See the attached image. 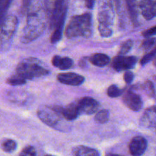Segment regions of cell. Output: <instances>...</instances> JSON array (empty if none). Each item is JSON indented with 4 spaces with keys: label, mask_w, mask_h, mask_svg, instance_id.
Instances as JSON below:
<instances>
[{
    "label": "cell",
    "mask_w": 156,
    "mask_h": 156,
    "mask_svg": "<svg viewBox=\"0 0 156 156\" xmlns=\"http://www.w3.org/2000/svg\"><path fill=\"white\" fill-rule=\"evenodd\" d=\"M155 49H153L150 53H147V54L145 55V56L142 58L141 60H140V64H141V65H146V64H147L148 62H150L151 60H152V59L155 58Z\"/></svg>",
    "instance_id": "obj_28"
},
{
    "label": "cell",
    "mask_w": 156,
    "mask_h": 156,
    "mask_svg": "<svg viewBox=\"0 0 156 156\" xmlns=\"http://www.w3.org/2000/svg\"><path fill=\"white\" fill-rule=\"evenodd\" d=\"M80 114L85 115H91L94 114L99 108V104L95 99L90 97H85L81 98L77 102Z\"/></svg>",
    "instance_id": "obj_9"
},
{
    "label": "cell",
    "mask_w": 156,
    "mask_h": 156,
    "mask_svg": "<svg viewBox=\"0 0 156 156\" xmlns=\"http://www.w3.org/2000/svg\"><path fill=\"white\" fill-rule=\"evenodd\" d=\"M92 20L90 13L75 15L66 27V36L68 38L89 37L91 34Z\"/></svg>",
    "instance_id": "obj_2"
},
{
    "label": "cell",
    "mask_w": 156,
    "mask_h": 156,
    "mask_svg": "<svg viewBox=\"0 0 156 156\" xmlns=\"http://www.w3.org/2000/svg\"><path fill=\"white\" fill-rule=\"evenodd\" d=\"M138 59L136 56H116L112 62L113 68L117 72L124 71V70L130 69L133 68L136 64Z\"/></svg>",
    "instance_id": "obj_8"
},
{
    "label": "cell",
    "mask_w": 156,
    "mask_h": 156,
    "mask_svg": "<svg viewBox=\"0 0 156 156\" xmlns=\"http://www.w3.org/2000/svg\"><path fill=\"white\" fill-rule=\"evenodd\" d=\"M43 6L47 21L51 28H54L59 18L66 12V0H44Z\"/></svg>",
    "instance_id": "obj_5"
},
{
    "label": "cell",
    "mask_w": 156,
    "mask_h": 156,
    "mask_svg": "<svg viewBox=\"0 0 156 156\" xmlns=\"http://www.w3.org/2000/svg\"><path fill=\"white\" fill-rule=\"evenodd\" d=\"M16 74L26 80L39 78L49 74V70L41 66V62L34 58H28L21 61L16 68Z\"/></svg>",
    "instance_id": "obj_4"
},
{
    "label": "cell",
    "mask_w": 156,
    "mask_h": 156,
    "mask_svg": "<svg viewBox=\"0 0 156 156\" xmlns=\"http://www.w3.org/2000/svg\"><path fill=\"white\" fill-rule=\"evenodd\" d=\"M52 63L60 70H68L73 66V60L69 57H62L60 56H54L52 59Z\"/></svg>",
    "instance_id": "obj_16"
},
{
    "label": "cell",
    "mask_w": 156,
    "mask_h": 156,
    "mask_svg": "<svg viewBox=\"0 0 156 156\" xmlns=\"http://www.w3.org/2000/svg\"><path fill=\"white\" fill-rule=\"evenodd\" d=\"M134 74L131 71H126L123 75V79L125 82L127 84H130L133 81Z\"/></svg>",
    "instance_id": "obj_30"
},
{
    "label": "cell",
    "mask_w": 156,
    "mask_h": 156,
    "mask_svg": "<svg viewBox=\"0 0 156 156\" xmlns=\"http://www.w3.org/2000/svg\"><path fill=\"white\" fill-rule=\"evenodd\" d=\"M32 0H22V6H21V10L23 13H26L27 9L28 8L29 5L31 2Z\"/></svg>",
    "instance_id": "obj_32"
},
{
    "label": "cell",
    "mask_w": 156,
    "mask_h": 156,
    "mask_svg": "<svg viewBox=\"0 0 156 156\" xmlns=\"http://www.w3.org/2000/svg\"><path fill=\"white\" fill-rule=\"evenodd\" d=\"M128 12L130 16L131 20L134 24L138 22V12H137V3L136 0H125Z\"/></svg>",
    "instance_id": "obj_20"
},
{
    "label": "cell",
    "mask_w": 156,
    "mask_h": 156,
    "mask_svg": "<svg viewBox=\"0 0 156 156\" xmlns=\"http://www.w3.org/2000/svg\"><path fill=\"white\" fill-rule=\"evenodd\" d=\"M155 38H150L147 37V39H146L145 41H143L141 44V47L143 50H149L151 47H153L155 45Z\"/></svg>",
    "instance_id": "obj_29"
},
{
    "label": "cell",
    "mask_w": 156,
    "mask_h": 156,
    "mask_svg": "<svg viewBox=\"0 0 156 156\" xmlns=\"http://www.w3.org/2000/svg\"><path fill=\"white\" fill-rule=\"evenodd\" d=\"M155 33H156V27L155 26H153V27H151V28L143 31V33H142V34H143V36L144 37H150L151 36L155 35Z\"/></svg>",
    "instance_id": "obj_31"
},
{
    "label": "cell",
    "mask_w": 156,
    "mask_h": 156,
    "mask_svg": "<svg viewBox=\"0 0 156 156\" xmlns=\"http://www.w3.org/2000/svg\"><path fill=\"white\" fill-rule=\"evenodd\" d=\"M106 156H121L120 155H117V154H108Z\"/></svg>",
    "instance_id": "obj_35"
},
{
    "label": "cell",
    "mask_w": 156,
    "mask_h": 156,
    "mask_svg": "<svg viewBox=\"0 0 156 156\" xmlns=\"http://www.w3.org/2000/svg\"><path fill=\"white\" fill-rule=\"evenodd\" d=\"M142 126L146 128H155L156 125V113L155 107L147 108L140 120Z\"/></svg>",
    "instance_id": "obj_14"
},
{
    "label": "cell",
    "mask_w": 156,
    "mask_h": 156,
    "mask_svg": "<svg viewBox=\"0 0 156 156\" xmlns=\"http://www.w3.org/2000/svg\"><path fill=\"white\" fill-rule=\"evenodd\" d=\"M143 90L146 92V94L148 96L151 98L155 97V87H154L153 83L151 81H146L144 84H143Z\"/></svg>",
    "instance_id": "obj_25"
},
{
    "label": "cell",
    "mask_w": 156,
    "mask_h": 156,
    "mask_svg": "<svg viewBox=\"0 0 156 156\" xmlns=\"http://www.w3.org/2000/svg\"><path fill=\"white\" fill-rule=\"evenodd\" d=\"M133 45V41L132 40H127L125 41L123 44H122L121 47H120V50L119 52V55L121 56H124L126 53H129L130 50L132 49Z\"/></svg>",
    "instance_id": "obj_26"
},
{
    "label": "cell",
    "mask_w": 156,
    "mask_h": 156,
    "mask_svg": "<svg viewBox=\"0 0 156 156\" xmlns=\"http://www.w3.org/2000/svg\"><path fill=\"white\" fill-rule=\"evenodd\" d=\"M1 148L4 152H7V153H12V152H15V150L16 149L17 143L13 140L6 139V140L2 141Z\"/></svg>",
    "instance_id": "obj_21"
},
{
    "label": "cell",
    "mask_w": 156,
    "mask_h": 156,
    "mask_svg": "<svg viewBox=\"0 0 156 156\" xmlns=\"http://www.w3.org/2000/svg\"><path fill=\"white\" fill-rule=\"evenodd\" d=\"M114 20V5L111 0H101L99 3L98 30L100 34L104 37L111 36L113 33V24Z\"/></svg>",
    "instance_id": "obj_3"
},
{
    "label": "cell",
    "mask_w": 156,
    "mask_h": 156,
    "mask_svg": "<svg viewBox=\"0 0 156 156\" xmlns=\"http://www.w3.org/2000/svg\"><path fill=\"white\" fill-rule=\"evenodd\" d=\"M62 108L61 107H42L37 111V116L45 124L55 126L62 117Z\"/></svg>",
    "instance_id": "obj_7"
},
{
    "label": "cell",
    "mask_w": 156,
    "mask_h": 156,
    "mask_svg": "<svg viewBox=\"0 0 156 156\" xmlns=\"http://www.w3.org/2000/svg\"><path fill=\"white\" fill-rule=\"evenodd\" d=\"M139 7L142 15L146 20H151L155 16L156 0H141Z\"/></svg>",
    "instance_id": "obj_13"
},
{
    "label": "cell",
    "mask_w": 156,
    "mask_h": 156,
    "mask_svg": "<svg viewBox=\"0 0 156 156\" xmlns=\"http://www.w3.org/2000/svg\"><path fill=\"white\" fill-rule=\"evenodd\" d=\"M110 117V114H109V111H107V110H101V111H98V112L96 114L95 117V121L98 123H107L109 120Z\"/></svg>",
    "instance_id": "obj_22"
},
{
    "label": "cell",
    "mask_w": 156,
    "mask_h": 156,
    "mask_svg": "<svg viewBox=\"0 0 156 156\" xmlns=\"http://www.w3.org/2000/svg\"><path fill=\"white\" fill-rule=\"evenodd\" d=\"M19 156H37L36 150L31 146H27L20 152Z\"/></svg>",
    "instance_id": "obj_27"
},
{
    "label": "cell",
    "mask_w": 156,
    "mask_h": 156,
    "mask_svg": "<svg viewBox=\"0 0 156 156\" xmlns=\"http://www.w3.org/2000/svg\"><path fill=\"white\" fill-rule=\"evenodd\" d=\"M27 20L21 34V41L28 44L39 37L47 27V15L41 0H32L27 9Z\"/></svg>",
    "instance_id": "obj_1"
},
{
    "label": "cell",
    "mask_w": 156,
    "mask_h": 156,
    "mask_svg": "<svg viewBox=\"0 0 156 156\" xmlns=\"http://www.w3.org/2000/svg\"><path fill=\"white\" fill-rule=\"evenodd\" d=\"M148 146L147 140L143 136H135L129 144V153L132 156H142L146 151Z\"/></svg>",
    "instance_id": "obj_10"
},
{
    "label": "cell",
    "mask_w": 156,
    "mask_h": 156,
    "mask_svg": "<svg viewBox=\"0 0 156 156\" xmlns=\"http://www.w3.org/2000/svg\"><path fill=\"white\" fill-rule=\"evenodd\" d=\"M89 60L93 65L96 66L104 67L109 63L110 58L105 53H94L90 57Z\"/></svg>",
    "instance_id": "obj_19"
},
{
    "label": "cell",
    "mask_w": 156,
    "mask_h": 156,
    "mask_svg": "<svg viewBox=\"0 0 156 156\" xmlns=\"http://www.w3.org/2000/svg\"><path fill=\"white\" fill-rule=\"evenodd\" d=\"M80 114L77 103H72L62 108V116L67 120H74Z\"/></svg>",
    "instance_id": "obj_15"
},
{
    "label": "cell",
    "mask_w": 156,
    "mask_h": 156,
    "mask_svg": "<svg viewBox=\"0 0 156 156\" xmlns=\"http://www.w3.org/2000/svg\"><path fill=\"white\" fill-rule=\"evenodd\" d=\"M85 5L88 9H93L94 7V0H85Z\"/></svg>",
    "instance_id": "obj_33"
},
{
    "label": "cell",
    "mask_w": 156,
    "mask_h": 156,
    "mask_svg": "<svg viewBox=\"0 0 156 156\" xmlns=\"http://www.w3.org/2000/svg\"><path fill=\"white\" fill-rule=\"evenodd\" d=\"M123 101L126 107L133 111H139L143 108V100L139 94L133 91H127L123 97Z\"/></svg>",
    "instance_id": "obj_11"
},
{
    "label": "cell",
    "mask_w": 156,
    "mask_h": 156,
    "mask_svg": "<svg viewBox=\"0 0 156 156\" xmlns=\"http://www.w3.org/2000/svg\"><path fill=\"white\" fill-rule=\"evenodd\" d=\"M74 156H101L100 152L95 149L87 146H77L73 151Z\"/></svg>",
    "instance_id": "obj_18"
},
{
    "label": "cell",
    "mask_w": 156,
    "mask_h": 156,
    "mask_svg": "<svg viewBox=\"0 0 156 156\" xmlns=\"http://www.w3.org/2000/svg\"><path fill=\"white\" fill-rule=\"evenodd\" d=\"M123 90L120 89L119 87H117L116 85H112L108 88V95L110 98H117L119 96L122 95L123 94Z\"/></svg>",
    "instance_id": "obj_24"
},
{
    "label": "cell",
    "mask_w": 156,
    "mask_h": 156,
    "mask_svg": "<svg viewBox=\"0 0 156 156\" xmlns=\"http://www.w3.org/2000/svg\"><path fill=\"white\" fill-rule=\"evenodd\" d=\"M45 156H53V155H45Z\"/></svg>",
    "instance_id": "obj_36"
},
{
    "label": "cell",
    "mask_w": 156,
    "mask_h": 156,
    "mask_svg": "<svg viewBox=\"0 0 156 156\" xmlns=\"http://www.w3.org/2000/svg\"><path fill=\"white\" fill-rule=\"evenodd\" d=\"M66 19V15H63L59 19L58 22L56 23V26L54 27V30H53V34L51 36V41L52 44H56L59 42L62 38V29L64 27V22H65Z\"/></svg>",
    "instance_id": "obj_17"
},
{
    "label": "cell",
    "mask_w": 156,
    "mask_h": 156,
    "mask_svg": "<svg viewBox=\"0 0 156 156\" xmlns=\"http://www.w3.org/2000/svg\"><path fill=\"white\" fill-rule=\"evenodd\" d=\"M18 18L14 15L5 17L0 24V50L9 44L16 31Z\"/></svg>",
    "instance_id": "obj_6"
},
{
    "label": "cell",
    "mask_w": 156,
    "mask_h": 156,
    "mask_svg": "<svg viewBox=\"0 0 156 156\" xmlns=\"http://www.w3.org/2000/svg\"><path fill=\"white\" fill-rule=\"evenodd\" d=\"M114 2H115L116 5H117V7H119V5H120V0H114Z\"/></svg>",
    "instance_id": "obj_34"
},
{
    "label": "cell",
    "mask_w": 156,
    "mask_h": 156,
    "mask_svg": "<svg viewBox=\"0 0 156 156\" xmlns=\"http://www.w3.org/2000/svg\"><path fill=\"white\" fill-rule=\"evenodd\" d=\"M57 80L65 85L77 86L82 85L85 81L84 76L74 73H59L57 76Z\"/></svg>",
    "instance_id": "obj_12"
},
{
    "label": "cell",
    "mask_w": 156,
    "mask_h": 156,
    "mask_svg": "<svg viewBox=\"0 0 156 156\" xmlns=\"http://www.w3.org/2000/svg\"><path fill=\"white\" fill-rule=\"evenodd\" d=\"M26 82H27L26 79H24V78L21 77V76L17 74L11 76L6 81V82L10 85H21L25 84Z\"/></svg>",
    "instance_id": "obj_23"
}]
</instances>
